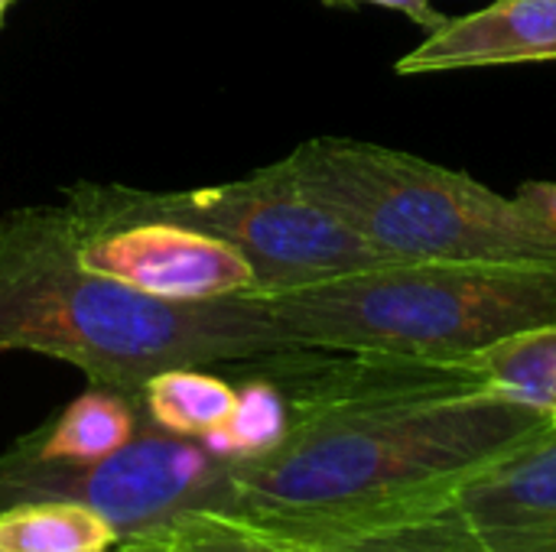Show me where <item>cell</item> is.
Here are the masks:
<instances>
[{"label": "cell", "mask_w": 556, "mask_h": 552, "mask_svg": "<svg viewBox=\"0 0 556 552\" xmlns=\"http://www.w3.org/2000/svg\"><path fill=\"white\" fill-rule=\"evenodd\" d=\"M238 364L283 390L290 429L277 449L231 462L222 514L274 534L355 524L554 426L463 361L290 348Z\"/></svg>", "instance_id": "1"}, {"label": "cell", "mask_w": 556, "mask_h": 552, "mask_svg": "<svg viewBox=\"0 0 556 552\" xmlns=\"http://www.w3.org/2000/svg\"><path fill=\"white\" fill-rule=\"evenodd\" d=\"M65 205L0 218V351H33L78 368L94 387L140 400L166 368L238 364L293 345L248 296L179 303L91 273L75 254Z\"/></svg>", "instance_id": "2"}, {"label": "cell", "mask_w": 556, "mask_h": 552, "mask_svg": "<svg viewBox=\"0 0 556 552\" xmlns=\"http://www.w3.org/2000/svg\"><path fill=\"white\" fill-rule=\"evenodd\" d=\"M251 296L293 348L463 361L556 322V260H394Z\"/></svg>", "instance_id": "3"}, {"label": "cell", "mask_w": 556, "mask_h": 552, "mask_svg": "<svg viewBox=\"0 0 556 552\" xmlns=\"http://www.w3.org/2000/svg\"><path fill=\"white\" fill-rule=\"evenodd\" d=\"M290 182L397 260H556V234L515 195L424 156L313 137L277 159Z\"/></svg>", "instance_id": "4"}, {"label": "cell", "mask_w": 556, "mask_h": 552, "mask_svg": "<svg viewBox=\"0 0 556 552\" xmlns=\"http://www.w3.org/2000/svg\"><path fill=\"white\" fill-rule=\"evenodd\" d=\"M65 208L81 234L134 221H173L212 234L251 264L254 293H283L397 260L306 198L280 163L189 192L81 182L65 192Z\"/></svg>", "instance_id": "5"}, {"label": "cell", "mask_w": 556, "mask_h": 552, "mask_svg": "<svg viewBox=\"0 0 556 552\" xmlns=\"http://www.w3.org/2000/svg\"><path fill=\"white\" fill-rule=\"evenodd\" d=\"M283 537H358L407 552H556V426L371 517Z\"/></svg>", "instance_id": "6"}, {"label": "cell", "mask_w": 556, "mask_h": 552, "mask_svg": "<svg viewBox=\"0 0 556 552\" xmlns=\"http://www.w3.org/2000/svg\"><path fill=\"white\" fill-rule=\"evenodd\" d=\"M20 501L81 504L127 540L192 511H228L231 459L199 439L169 436L143 416L140 433L98 462H46L10 446L0 455V511Z\"/></svg>", "instance_id": "7"}, {"label": "cell", "mask_w": 556, "mask_h": 552, "mask_svg": "<svg viewBox=\"0 0 556 552\" xmlns=\"http://www.w3.org/2000/svg\"><path fill=\"white\" fill-rule=\"evenodd\" d=\"M75 254L85 270L160 299L205 303L254 293V270L231 244L173 221L78 231Z\"/></svg>", "instance_id": "8"}, {"label": "cell", "mask_w": 556, "mask_h": 552, "mask_svg": "<svg viewBox=\"0 0 556 552\" xmlns=\"http://www.w3.org/2000/svg\"><path fill=\"white\" fill-rule=\"evenodd\" d=\"M521 62H556V0H495L446 20L397 59L394 72L414 78Z\"/></svg>", "instance_id": "9"}, {"label": "cell", "mask_w": 556, "mask_h": 552, "mask_svg": "<svg viewBox=\"0 0 556 552\" xmlns=\"http://www.w3.org/2000/svg\"><path fill=\"white\" fill-rule=\"evenodd\" d=\"M140 426L143 407L137 397L91 384L52 423L23 436L16 446L46 462H98L124 449Z\"/></svg>", "instance_id": "10"}, {"label": "cell", "mask_w": 556, "mask_h": 552, "mask_svg": "<svg viewBox=\"0 0 556 552\" xmlns=\"http://www.w3.org/2000/svg\"><path fill=\"white\" fill-rule=\"evenodd\" d=\"M498 397L521 403L556 426V322L521 329L463 358Z\"/></svg>", "instance_id": "11"}, {"label": "cell", "mask_w": 556, "mask_h": 552, "mask_svg": "<svg viewBox=\"0 0 556 552\" xmlns=\"http://www.w3.org/2000/svg\"><path fill=\"white\" fill-rule=\"evenodd\" d=\"M235 400L238 387L202 368H166L140 390V407L150 426L199 442L228 423Z\"/></svg>", "instance_id": "12"}, {"label": "cell", "mask_w": 556, "mask_h": 552, "mask_svg": "<svg viewBox=\"0 0 556 552\" xmlns=\"http://www.w3.org/2000/svg\"><path fill=\"white\" fill-rule=\"evenodd\" d=\"M117 530L72 501H20L0 511V552H114Z\"/></svg>", "instance_id": "13"}, {"label": "cell", "mask_w": 556, "mask_h": 552, "mask_svg": "<svg viewBox=\"0 0 556 552\" xmlns=\"http://www.w3.org/2000/svg\"><path fill=\"white\" fill-rule=\"evenodd\" d=\"M124 543L137 552H309L300 540L222 511H192L150 534L127 537Z\"/></svg>", "instance_id": "14"}, {"label": "cell", "mask_w": 556, "mask_h": 552, "mask_svg": "<svg viewBox=\"0 0 556 552\" xmlns=\"http://www.w3.org/2000/svg\"><path fill=\"white\" fill-rule=\"evenodd\" d=\"M241 371H244V384L238 387V400H235L228 423L208 439H202V446H208L215 455L231 459V462L257 459L277 449L290 429V407H287L283 390L270 377L251 368H241Z\"/></svg>", "instance_id": "15"}, {"label": "cell", "mask_w": 556, "mask_h": 552, "mask_svg": "<svg viewBox=\"0 0 556 552\" xmlns=\"http://www.w3.org/2000/svg\"><path fill=\"white\" fill-rule=\"evenodd\" d=\"M326 7H384V10H394V13H404L407 20H414L420 29L433 33L440 29L450 16L437 10L433 0H323Z\"/></svg>", "instance_id": "16"}, {"label": "cell", "mask_w": 556, "mask_h": 552, "mask_svg": "<svg viewBox=\"0 0 556 552\" xmlns=\"http://www.w3.org/2000/svg\"><path fill=\"white\" fill-rule=\"evenodd\" d=\"M515 198L547 228L556 234V182L551 179H531V182H521Z\"/></svg>", "instance_id": "17"}, {"label": "cell", "mask_w": 556, "mask_h": 552, "mask_svg": "<svg viewBox=\"0 0 556 552\" xmlns=\"http://www.w3.org/2000/svg\"><path fill=\"white\" fill-rule=\"evenodd\" d=\"M290 540H300L309 552H407L401 547L381 543V540H358V537H309V540L290 537Z\"/></svg>", "instance_id": "18"}, {"label": "cell", "mask_w": 556, "mask_h": 552, "mask_svg": "<svg viewBox=\"0 0 556 552\" xmlns=\"http://www.w3.org/2000/svg\"><path fill=\"white\" fill-rule=\"evenodd\" d=\"M114 552H137V550H134L130 543H124V540H121V543H117V550H114Z\"/></svg>", "instance_id": "19"}, {"label": "cell", "mask_w": 556, "mask_h": 552, "mask_svg": "<svg viewBox=\"0 0 556 552\" xmlns=\"http://www.w3.org/2000/svg\"><path fill=\"white\" fill-rule=\"evenodd\" d=\"M13 0H0V20H3V13H7V7H10Z\"/></svg>", "instance_id": "20"}]
</instances>
